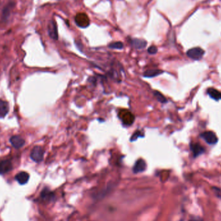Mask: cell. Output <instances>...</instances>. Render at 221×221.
<instances>
[{
	"instance_id": "cell-1",
	"label": "cell",
	"mask_w": 221,
	"mask_h": 221,
	"mask_svg": "<svg viewBox=\"0 0 221 221\" xmlns=\"http://www.w3.org/2000/svg\"><path fill=\"white\" fill-rule=\"evenodd\" d=\"M204 53V51L201 47H193L187 51L186 54L189 58L193 60H200L202 58Z\"/></svg>"
},
{
	"instance_id": "cell-2",
	"label": "cell",
	"mask_w": 221,
	"mask_h": 221,
	"mask_svg": "<svg viewBox=\"0 0 221 221\" xmlns=\"http://www.w3.org/2000/svg\"><path fill=\"white\" fill-rule=\"evenodd\" d=\"M44 151L41 146H35L30 153V159L35 162H40L44 159Z\"/></svg>"
},
{
	"instance_id": "cell-3",
	"label": "cell",
	"mask_w": 221,
	"mask_h": 221,
	"mask_svg": "<svg viewBox=\"0 0 221 221\" xmlns=\"http://www.w3.org/2000/svg\"><path fill=\"white\" fill-rule=\"evenodd\" d=\"M75 22L78 26L82 28H85L89 26L90 21L87 14L84 13H78L75 17Z\"/></svg>"
},
{
	"instance_id": "cell-4",
	"label": "cell",
	"mask_w": 221,
	"mask_h": 221,
	"mask_svg": "<svg viewBox=\"0 0 221 221\" xmlns=\"http://www.w3.org/2000/svg\"><path fill=\"white\" fill-rule=\"evenodd\" d=\"M201 137L208 144H215L218 141L217 135L213 131H205L201 134Z\"/></svg>"
},
{
	"instance_id": "cell-5",
	"label": "cell",
	"mask_w": 221,
	"mask_h": 221,
	"mask_svg": "<svg viewBox=\"0 0 221 221\" xmlns=\"http://www.w3.org/2000/svg\"><path fill=\"white\" fill-rule=\"evenodd\" d=\"M12 164L9 159L0 160V175H4L12 170Z\"/></svg>"
},
{
	"instance_id": "cell-6",
	"label": "cell",
	"mask_w": 221,
	"mask_h": 221,
	"mask_svg": "<svg viewBox=\"0 0 221 221\" xmlns=\"http://www.w3.org/2000/svg\"><path fill=\"white\" fill-rule=\"evenodd\" d=\"M10 142L16 149H19L20 147H22L25 145V141L22 137H21L20 136L16 135V136H12V137L10 139Z\"/></svg>"
},
{
	"instance_id": "cell-7",
	"label": "cell",
	"mask_w": 221,
	"mask_h": 221,
	"mask_svg": "<svg viewBox=\"0 0 221 221\" xmlns=\"http://www.w3.org/2000/svg\"><path fill=\"white\" fill-rule=\"evenodd\" d=\"M40 197L42 199V201L45 202H51L53 201L55 195L53 192H52L48 188H44L43 190H42L41 194H40Z\"/></svg>"
},
{
	"instance_id": "cell-8",
	"label": "cell",
	"mask_w": 221,
	"mask_h": 221,
	"mask_svg": "<svg viewBox=\"0 0 221 221\" xmlns=\"http://www.w3.org/2000/svg\"><path fill=\"white\" fill-rule=\"evenodd\" d=\"M190 149L195 158L201 155L205 152V149L204 148V147L198 143L191 142L190 144Z\"/></svg>"
},
{
	"instance_id": "cell-9",
	"label": "cell",
	"mask_w": 221,
	"mask_h": 221,
	"mask_svg": "<svg viewBox=\"0 0 221 221\" xmlns=\"http://www.w3.org/2000/svg\"><path fill=\"white\" fill-rule=\"evenodd\" d=\"M146 169V163L144 160L140 159L136 160L133 168L134 173H139L144 172Z\"/></svg>"
},
{
	"instance_id": "cell-10",
	"label": "cell",
	"mask_w": 221,
	"mask_h": 221,
	"mask_svg": "<svg viewBox=\"0 0 221 221\" xmlns=\"http://www.w3.org/2000/svg\"><path fill=\"white\" fill-rule=\"evenodd\" d=\"M130 44L131 46L133 47L134 48L136 49H142L146 47L147 45V41L144 40L139 39V38H132L131 39Z\"/></svg>"
},
{
	"instance_id": "cell-11",
	"label": "cell",
	"mask_w": 221,
	"mask_h": 221,
	"mask_svg": "<svg viewBox=\"0 0 221 221\" xmlns=\"http://www.w3.org/2000/svg\"><path fill=\"white\" fill-rule=\"evenodd\" d=\"M29 174L27 172L22 171L15 176V179L21 185H24L27 184L29 180Z\"/></svg>"
},
{
	"instance_id": "cell-12",
	"label": "cell",
	"mask_w": 221,
	"mask_h": 221,
	"mask_svg": "<svg viewBox=\"0 0 221 221\" xmlns=\"http://www.w3.org/2000/svg\"><path fill=\"white\" fill-rule=\"evenodd\" d=\"M48 32L51 38L53 40H58V30H57V27L56 24L54 21H52L49 25L48 27Z\"/></svg>"
},
{
	"instance_id": "cell-13",
	"label": "cell",
	"mask_w": 221,
	"mask_h": 221,
	"mask_svg": "<svg viewBox=\"0 0 221 221\" xmlns=\"http://www.w3.org/2000/svg\"><path fill=\"white\" fill-rule=\"evenodd\" d=\"M9 111V103L0 99V118H4Z\"/></svg>"
},
{
	"instance_id": "cell-14",
	"label": "cell",
	"mask_w": 221,
	"mask_h": 221,
	"mask_svg": "<svg viewBox=\"0 0 221 221\" xmlns=\"http://www.w3.org/2000/svg\"><path fill=\"white\" fill-rule=\"evenodd\" d=\"M207 93L208 95L215 100H221V92L218 91L217 89L214 88H208L207 90Z\"/></svg>"
},
{
	"instance_id": "cell-15",
	"label": "cell",
	"mask_w": 221,
	"mask_h": 221,
	"mask_svg": "<svg viewBox=\"0 0 221 221\" xmlns=\"http://www.w3.org/2000/svg\"><path fill=\"white\" fill-rule=\"evenodd\" d=\"M163 72H164V71L159 69H150L146 71L144 73V76L147 78H153L161 75Z\"/></svg>"
},
{
	"instance_id": "cell-16",
	"label": "cell",
	"mask_w": 221,
	"mask_h": 221,
	"mask_svg": "<svg viewBox=\"0 0 221 221\" xmlns=\"http://www.w3.org/2000/svg\"><path fill=\"white\" fill-rule=\"evenodd\" d=\"M153 94H154V96H155V98H156L157 100L159 102H160V103H166L167 102L166 97L164 95H163V94H162L160 92L157 91H153Z\"/></svg>"
},
{
	"instance_id": "cell-17",
	"label": "cell",
	"mask_w": 221,
	"mask_h": 221,
	"mask_svg": "<svg viewBox=\"0 0 221 221\" xmlns=\"http://www.w3.org/2000/svg\"><path fill=\"white\" fill-rule=\"evenodd\" d=\"M109 47L113 49H122L124 47V44L122 42L120 41L113 42V43H111L109 45Z\"/></svg>"
},
{
	"instance_id": "cell-18",
	"label": "cell",
	"mask_w": 221,
	"mask_h": 221,
	"mask_svg": "<svg viewBox=\"0 0 221 221\" xmlns=\"http://www.w3.org/2000/svg\"><path fill=\"white\" fill-rule=\"evenodd\" d=\"M144 135L140 131H136L133 133V135L131 136V138L130 139L131 142H134L136 139H138L139 137H144Z\"/></svg>"
},
{
	"instance_id": "cell-19",
	"label": "cell",
	"mask_w": 221,
	"mask_h": 221,
	"mask_svg": "<svg viewBox=\"0 0 221 221\" xmlns=\"http://www.w3.org/2000/svg\"><path fill=\"white\" fill-rule=\"evenodd\" d=\"M157 48L156 47L154 46V45H152L151 47H149L148 49H147V52H148V53L151 54H156L157 52Z\"/></svg>"
},
{
	"instance_id": "cell-20",
	"label": "cell",
	"mask_w": 221,
	"mask_h": 221,
	"mask_svg": "<svg viewBox=\"0 0 221 221\" xmlns=\"http://www.w3.org/2000/svg\"><path fill=\"white\" fill-rule=\"evenodd\" d=\"M189 221H203L201 218L198 217H192L189 219Z\"/></svg>"
}]
</instances>
